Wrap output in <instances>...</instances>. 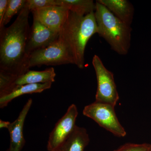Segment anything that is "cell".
Returning a JSON list of instances; mask_svg holds the SVG:
<instances>
[{"mask_svg":"<svg viewBox=\"0 0 151 151\" xmlns=\"http://www.w3.org/2000/svg\"><path fill=\"white\" fill-rule=\"evenodd\" d=\"M30 12L25 6L9 27L0 29V70L17 79L29 70L26 47Z\"/></svg>","mask_w":151,"mask_h":151,"instance_id":"1","label":"cell"},{"mask_svg":"<svg viewBox=\"0 0 151 151\" xmlns=\"http://www.w3.org/2000/svg\"><path fill=\"white\" fill-rule=\"evenodd\" d=\"M97 33L94 12L80 16L69 11L68 17L59 37L63 41L78 68L84 66V52L87 42Z\"/></svg>","mask_w":151,"mask_h":151,"instance_id":"2","label":"cell"},{"mask_svg":"<svg viewBox=\"0 0 151 151\" xmlns=\"http://www.w3.org/2000/svg\"><path fill=\"white\" fill-rule=\"evenodd\" d=\"M95 5L94 16L97 33L108 42L114 51L121 55H126L131 46V25L122 21L97 1Z\"/></svg>","mask_w":151,"mask_h":151,"instance_id":"3","label":"cell"},{"mask_svg":"<svg viewBox=\"0 0 151 151\" xmlns=\"http://www.w3.org/2000/svg\"><path fill=\"white\" fill-rule=\"evenodd\" d=\"M74 64L70 51L60 37L45 48L31 53L29 58V68L42 65H59Z\"/></svg>","mask_w":151,"mask_h":151,"instance_id":"4","label":"cell"},{"mask_svg":"<svg viewBox=\"0 0 151 151\" xmlns=\"http://www.w3.org/2000/svg\"><path fill=\"white\" fill-rule=\"evenodd\" d=\"M83 114L116 137H124L127 135L116 116L115 107L110 104L95 101L84 107Z\"/></svg>","mask_w":151,"mask_h":151,"instance_id":"5","label":"cell"},{"mask_svg":"<svg viewBox=\"0 0 151 151\" xmlns=\"http://www.w3.org/2000/svg\"><path fill=\"white\" fill-rule=\"evenodd\" d=\"M92 63L97 83L95 102L110 104L115 107L119 96L113 73L105 67L100 58L96 55L93 57Z\"/></svg>","mask_w":151,"mask_h":151,"instance_id":"6","label":"cell"},{"mask_svg":"<svg viewBox=\"0 0 151 151\" xmlns=\"http://www.w3.org/2000/svg\"><path fill=\"white\" fill-rule=\"evenodd\" d=\"M78 115L76 105L72 104L58 120L49 137L47 148L48 151H57L74 131Z\"/></svg>","mask_w":151,"mask_h":151,"instance_id":"7","label":"cell"},{"mask_svg":"<svg viewBox=\"0 0 151 151\" xmlns=\"http://www.w3.org/2000/svg\"><path fill=\"white\" fill-rule=\"evenodd\" d=\"M59 36V32L48 28L33 19L27 45L28 55L29 56L33 52L48 46L57 40Z\"/></svg>","mask_w":151,"mask_h":151,"instance_id":"8","label":"cell"},{"mask_svg":"<svg viewBox=\"0 0 151 151\" xmlns=\"http://www.w3.org/2000/svg\"><path fill=\"white\" fill-rule=\"evenodd\" d=\"M69 11L61 6H53L32 11L33 19L52 30L60 32Z\"/></svg>","mask_w":151,"mask_h":151,"instance_id":"9","label":"cell"},{"mask_svg":"<svg viewBox=\"0 0 151 151\" xmlns=\"http://www.w3.org/2000/svg\"><path fill=\"white\" fill-rule=\"evenodd\" d=\"M32 104V100L29 98L16 120L10 124L8 129L10 137V143L7 151H21L24 147L26 141L23 135L24 125Z\"/></svg>","mask_w":151,"mask_h":151,"instance_id":"10","label":"cell"},{"mask_svg":"<svg viewBox=\"0 0 151 151\" xmlns=\"http://www.w3.org/2000/svg\"><path fill=\"white\" fill-rule=\"evenodd\" d=\"M98 2L105 6L119 19L131 25L134 17L133 5L127 0H97Z\"/></svg>","mask_w":151,"mask_h":151,"instance_id":"11","label":"cell"},{"mask_svg":"<svg viewBox=\"0 0 151 151\" xmlns=\"http://www.w3.org/2000/svg\"><path fill=\"white\" fill-rule=\"evenodd\" d=\"M55 76L56 73L53 67L41 71L29 70L15 80L13 84V90L17 86L26 84L52 83L55 81Z\"/></svg>","mask_w":151,"mask_h":151,"instance_id":"12","label":"cell"},{"mask_svg":"<svg viewBox=\"0 0 151 151\" xmlns=\"http://www.w3.org/2000/svg\"><path fill=\"white\" fill-rule=\"evenodd\" d=\"M89 142L86 129L76 126L72 134L57 151H84Z\"/></svg>","mask_w":151,"mask_h":151,"instance_id":"13","label":"cell"},{"mask_svg":"<svg viewBox=\"0 0 151 151\" xmlns=\"http://www.w3.org/2000/svg\"><path fill=\"white\" fill-rule=\"evenodd\" d=\"M52 83L28 84L17 86L9 94L0 97V108L6 107L9 103L15 98L25 94L41 93L51 88Z\"/></svg>","mask_w":151,"mask_h":151,"instance_id":"14","label":"cell"},{"mask_svg":"<svg viewBox=\"0 0 151 151\" xmlns=\"http://www.w3.org/2000/svg\"><path fill=\"white\" fill-rule=\"evenodd\" d=\"M56 2L57 6L82 17L94 12L96 6L92 0H56Z\"/></svg>","mask_w":151,"mask_h":151,"instance_id":"15","label":"cell"},{"mask_svg":"<svg viewBox=\"0 0 151 151\" xmlns=\"http://www.w3.org/2000/svg\"><path fill=\"white\" fill-rule=\"evenodd\" d=\"M27 0H9L8 5L2 22L0 24V29L5 27L17 13L20 12L25 6Z\"/></svg>","mask_w":151,"mask_h":151,"instance_id":"16","label":"cell"},{"mask_svg":"<svg viewBox=\"0 0 151 151\" xmlns=\"http://www.w3.org/2000/svg\"><path fill=\"white\" fill-rule=\"evenodd\" d=\"M53 6H57L56 0H27L25 5L30 12Z\"/></svg>","mask_w":151,"mask_h":151,"instance_id":"17","label":"cell"},{"mask_svg":"<svg viewBox=\"0 0 151 151\" xmlns=\"http://www.w3.org/2000/svg\"><path fill=\"white\" fill-rule=\"evenodd\" d=\"M150 145L127 143L120 146L113 151H147Z\"/></svg>","mask_w":151,"mask_h":151,"instance_id":"18","label":"cell"},{"mask_svg":"<svg viewBox=\"0 0 151 151\" xmlns=\"http://www.w3.org/2000/svg\"><path fill=\"white\" fill-rule=\"evenodd\" d=\"M9 2V0H0V24L5 14Z\"/></svg>","mask_w":151,"mask_h":151,"instance_id":"19","label":"cell"},{"mask_svg":"<svg viewBox=\"0 0 151 151\" xmlns=\"http://www.w3.org/2000/svg\"><path fill=\"white\" fill-rule=\"evenodd\" d=\"M10 124V122H6V121H4L1 120H0V128L1 129L6 128V129H8Z\"/></svg>","mask_w":151,"mask_h":151,"instance_id":"20","label":"cell"},{"mask_svg":"<svg viewBox=\"0 0 151 151\" xmlns=\"http://www.w3.org/2000/svg\"><path fill=\"white\" fill-rule=\"evenodd\" d=\"M147 151H151V146L150 145V147H149L148 150H147Z\"/></svg>","mask_w":151,"mask_h":151,"instance_id":"21","label":"cell"}]
</instances>
